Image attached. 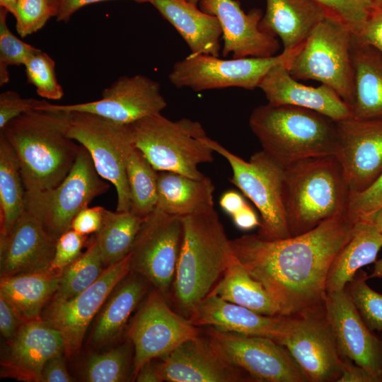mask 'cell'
Returning a JSON list of instances; mask_svg holds the SVG:
<instances>
[{
	"label": "cell",
	"instance_id": "obj_1",
	"mask_svg": "<svg viewBox=\"0 0 382 382\" xmlns=\"http://www.w3.org/2000/svg\"><path fill=\"white\" fill-rule=\"evenodd\" d=\"M355 224L340 215L298 236L265 240L245 234L230 243L236 257L263 286L281 316L324 318L328 272Z\"/></svg>",
	"mask_w": 382,
	"mask_h": 382
},
{
	"label": "cell",
	"instance_id": "obj_2",
	"mask_svg": "<svg viewBox=\"0 0 382 382\" xmlns=\"http://www.w3.org/2000/svg\"><path fill=\"white\" fill-rule=\"evenodd\" d=\"M50 104L21 114L1 129L17 156L26 192L58 185L70 172L81 147L67 136L69 112Z\"/></svg>",
	"mask_w": 382,
	"mask_h": 382
},
{
	"label": "cell",
	"instance_id": "obj_3",
	"mask_svg": "<svg viewBox=\"0 0 382 382\" xmlns=\"http://www.w3.org/2000/svg\"><path fill=\"white\" fill-rule=\"evenodd\" d=\"M181 219L183 239L168 299L173 308L188 319L236 256L214 206Z\"/></svg>",
	"mask_w": 382,
	"mask_h": 382
},
{
	"label": "cell",
	"instance_id": "obj_4",
	"mask_svg": "<svg viewBox=\"0 0 382 382\" xmlns=\"http://www.w3.org/2000/svg\"><path fill=\"white\" fill-rule=\"evenodd\" d=\"M249 127L262 151L283 168L303 159L335 154L337 122L311 110L267 103L253 110Z\"/></svg>",
	"mask_w": 382,
	"mask_h": 382
},
{
	"label": "cell",
	"instance_id": "obj_5",
	"mask_svg": "<svg viewBox=\"0 0 382 382\" xmlns=\"http://www.w3.org/2000/svg\"><path fill=\"white\" fill-rule=\"evenodd\" d=\"M350 191L334 155L309 158L284 168L283 199L291 236L347 215Z\"/></svg>",
	"mask_w": 382,
	"mask_h": 382
},
{
	"label": "cell",
	"instance_id": "obj_6",
	"mask_svg": "<svg viewBox=\"0 0 382 382\" xmlns=\"http://www.w3.org/2000/svg\"><path fill=\"white\" fill-rule=\"evenodd\" d=\"M130 139L157 171H170L193 178L204 175L198 168L214 161L213 149L202 125L183 118L173 121L156 114L128 125Z\"/></svg>",
	"mask_w": 382,
	"mask_h": 382
},
{
	"label": "cell",
	"instance_id": "obj_7",
	"mask_svg": "<svg viewBox=\"0 0 382 382\" xmlns=\"http://www.w3.org/2000/svg\"><path fill=\"white\" fill-rule=\"evenodd\" d=\"M351 30L342 22L326 16L313 29L289 67L296 80H315L332 88L352 107L354 73Z\"/></svg>",
	"mask_w": 382,
	"mask_h": 382
},
{
	"label": "cell",
	"instance_id": "obj_8",
	"mask_svg": "<svg viewBox=\"0 0 382 382\" xmlns=\"http://www.w3.org/2000/svg\"><path fill=\"white\" fill-rule=\"evenodd\" d=\"M206 142L228 162L233 171L230 181L258 209L257 235L265 240L291 237L283 199L284 168L262 150L246 161L209 137Z\"/></svg>",
	"mask_w": 382,
	"mask_h": 382
},
{
	"label": "cell",
	"instance_id": "obj_9",
	"mask_svg": "<svg viewBox=\"0 0 382 382\" xmlns=\"http://www.w3.org/2000/svg\"><path fill=\"white\" fill-rule=\"evenodd\" d=\"M104 180L88 151L81 145L70 172L58 185L43 191H25V210L58 238L71 228L72 220L80 211L108 190L110 185Z\"/></svg>",
	"mask_w": 382,
	"mask_h": 382
},
{
	"label": "cell",
	"instance_id": "obj_10",
	"mask_svg": "<svg viewBox=\"0 0 382 382\" xmlns=\"http://www.w3.org/2000/svg\"><path fill=\"white\" fill-rule=\"evenodd\" d=\"M299 50L283 51L269 57L229 59L190 54L174 64L168 79L178 88H189L195 91L230 87L254 90L274 66L285 65L289 69Z\"/></svg>",
	"mask_w": 382,
	"mask_h": 382
},
{
	"label": "cell",
	"instance_id": "obj_11",
	"mask_svg": "<svg viewBox=\"0 0 382 382\" xmlns=\"http://www.w3.org/2000/svg\"><path fill=\"white\" fill-rule=\"evenodd\" d=\"M69 112L67 136L86 149L98 173L115 187L116 211H129L131 197L125 164L126 149L132 142L128 125L88 112Z\"/></svg>",
	"mask_w": 382,
	"mask_h": 382
},
{
	"label": "cell",
	"instance_id": "obj_12",
	"mask_svg": "<svg viewBox=\"0 0 382 382\" xmlns=\"http://www.w3.org/2000/svg\"><path fill=\"white\" fill-rule=\"evenodd\" d=\"M180 216L158 208L146 216L130 253V272L144 277L168 300L183 239Z\"/></svg>",
	"mask_w": 382,
	"mask_h": 382
},
{
	"label": "cell",
	"instance_id": "obj_13",
	"mask_svg": "<svg viewBox=\"0 0 382 382\" xmlns=\"http://www.w3.org/2000/svg\"><path fill=\"white\" fill-rule=\"evenodd\" d=\"M202 331V328L175 311L161 292L151 290L128 331L134 348L133 379L145 364L166 355Z\"/></svg>",
	"mask_w": 382,
	"mask_h": 382
},
{
	"label": "cell",
	"instance_id": "obj_14",
	"mask_svg": "<svg viewBox=\"0 0 382 382\" xmlns=\"http://www.w3.org/2000/svg\"><path fill=\"white\" fill-rule=\"evenodd\" d=\"M224 357L254 381L304 382V373L289 351L275 340L202 327Z\"/></svg>",
	"mask_w": 382,
	"mask_h": 382
},
{
	"label": "cell",
	"instance_id": "obj_15",
	"mask_svg": "<svg viewBox=\"0 0 382 382\" xmlns=\"http://www.w3.org/2000/svg\"><path fill=\"white\" fill-rule=\"evenodd\" d=\"M130 272V253L122 260L105 268L91 286L68 300L52 299L44 320L58 330L67 357L77 354L86 330L115 288Z\"/></svg>",
	"mask_w": 382,
	"mask_h": 382
},
{
	"label": "cell",
	"instance_id": "obj_16",
	"mask_svg": "<svg viewBox=\"0 0 382 382\" xmlns=\"http://www.w3.org/2000/svg\"><path fill=\"white\" fill-rule=\"evenodd\" d=\"M336 122L334 156L342 167L350 195L362 192L382 174V119L351 117Z\"/></svg>",
	"mask_w": 382,
	"mask_h": 382
},
{
	"label": "cell",
	"instance_id": "obj_17",
	"mask_svg": "<svg viewBox=\"0 0 382 382\" xmlns=\"http://www.w3.org/2000/svg\"><path fill=\"white\" fill-rule=\"evenodd\" d=\"M289 351L308 381H337L344 359L325 317H288L283 337L277 342Z\"/></svg>",
	"mask_w": 382,
	"mask_h": 382
},
{
	"label": "cell",
	"instance_id": "obj_18",
	"mask_svg": "<svg viewBox=\"0 0 382 382\" xmlns=\"http://www.w3.org/2000/svg\"><path fill=\"white\" fill-rule=\"evenodd\" d=\"M66 112L94 114L114 122L129 125L147 116L161 113L167 103L158 81L146 76H122L102 91L100 100L72 105H55Z\"/></svg>",
	"mask_w": 382,
	"mask_h": 382
},
{
	"label": "cell",
	"instance_id": "obj_19",
	"mask_svg": "<svg viewBox=\"0 0 382 382\" xmlns=\"http://www.w3.org/2000/svg\"><path fill=\"white\" fill-rule=\"evenodd\" d=\"M325 319L340 354L382 381V340L365 324L346 289L327 292Z\"/></svg>",
	"mask_w": 382,
	"mask_h": 382
},
{
	"label": "cell",
	"instance_id": "obj_20",
	"mask_svg": "<svg viewBox=\"0 0 382 382\" xmlns=\"http://www.w3.org/2000/svg\"><path fill=\"white\" fill-rule=\"evenodd\" d=\"M163 381L248 382L253 379L231 364L203 330L159 358Z\"/></svg>",
	"mask_w": 382,
	"mask_h": 382
},
{
	"label": "cell",
	"instance_id": "obj_21",
	"mask_svg": "<svg viewBox=\"0 0 382 382\" xmlns=\"http://www.w3.org/2000/svg\"><path fill=\"white\" fill-rule=\"evenodd\" d=\"M204 12L216 16L219 22L224 46L223 57L233 58L269 57L276 55L279 44L275 36L260 29V9L245 13L236 0H201Z\"/></svg>",
	"mask_w": 382,
	"mask_h": 382
},
{
	"label": "cell",
	"instance_id": "obj_22",
	"mask_svg": "<svg viewBox=\"0 0 382 382\" xmlns=\"http://www.w3.org/2000/svg\"><path fill=\"white\" fill-rule=\"evenodd\" d=\"M57 240L25 210L10 232L0 236L1 277L50 270Z\"/></svg>",
	"mask_w": 382,
	"mask_h": 382
},
{
	"label": "cell",
	"instance_id": "obj_23",
	"mask_svg": "<svg viewBox=\"0 0 382 382\" xmlns=\"http://www.w3.org/2000/svg\"><path fill=\"white\" fill-rule=\"evenodd\" d=\"M64 353L60 332L45 320L25 322L9 340L3 373L24 381L40 382L42 371L51 358Z\"/></svg>",
	"mask_w": 382,
	"mask_h": 382
},
{
	"label": "cell",
	"instance_id": "obj_24",
	"mask_svg": "<svg viewBox=\"0 0 382 382\" xmlns=\"http://www.w3.org/2000/svg\"><path fill=\"white\" fill-rule=\"evenodd\" d=\"M268 103L294 105L323 114L335 122L352 117V107L330 87L304 85L290 74L285 65L272 68L258 86Z\"/></svg>",
	"mask_w": 382,
	"mask_h": 382
},
{
	"label": "cell",
	"instance_id": "obj_25",
	"mask_svg": "<svg viewBox=\"0 0 382 382\" xmlns=\"http://www.w3.org/2000/svg\"><path fill=\"white\" fill-rule=\"evenodd\" d=\"M188 320L197 327H212L278 342L284 334L288 317L262 315L209 294L196 306Z\"/></svg>",
	"mask_w": 382,
	"mask_h": 382
},
{
	"label": "cell",
	"instance_id": "obj_26",
	"mask_svg": "<svg viewBox=\"0 0 382 382\" xmlns=\"http://www.w3.org/2000/svg\"><path fill=\"white\" fill-rule=\"evenodd\" d=\"M260 29L278 36L283 51L300 49L313 29L328 14L314 0H266Z\"/></svg>",
	"mask_w": 382,
	"mask_h": 382
},
{
	"label": "cell",
	"instance_id": "obj_27",
	"mask_svg": "<svg viewBox=\"0 0 382 382\" xmlns=\"http://www.w3.org/2000/svg\"><path fill=\"white\" fill-rule=\"evenodd\" d=\"M178 31L192 54L219 57L222 31L217 18L187 0H148Z\"/></svg>",
	"mask_w": 382,
	"mask_h": 382
},
{
	"label": "cell",
	"instance_id": "obj_28",
	"mask_svg": "<svg viewBox=\"0 0 382 382\" xmlns=\"http://www.w3.org/2000/svg\"><path fill=\"white\" fill-rule=\"evenodd\" d=\"M354 73L352 117L382 119V53L352 35Z\"/></svg>",
	"mask_w": 382,
	"mask_h": 382
},
{
	"label": "cell",
	"instance_id": "obj_29",
	"mask_svg": "<svg viewBox=\"0 0 382 382\" xmlns=\"http://www.w3.org/2000/svg\"><path fill=\"white\" fill-rule=\"evenodd\" d=\"M131 272L108 298L91 333L92 345L101 346L115 340L147 293L150 283L139 274Z\"/></svg>",
	"mask_w": 382,
	"mask_h": 382
},
{
	"label": "cell",
	"instance_id": "obj_30",
	"mask_svg": "<svg viewBox=\"0 0 382 382\" xmlns=\"http://www.w3.org/2000/svg\"><path fill=\"white\" fill-rule=\"evenodd\" d=\"M382 248V234L371 223L355 224L353 234L333 260L326 281L327 292L345 289L361 267L376 261Z\"/></svg>",
	"mask_w": 382,
	"mask_h": 382
},
{
	"label": "cell",
	"instance_id": "obj_31",
	"mask_svg": "<svg viewBox=\"0 0 382 382\" xmlns=\"http://www.w3.org/2000/svg\"><path fill=\"white\" fill-rule=\"evenodd\" d=\"M214 189L207 176L196 179L174 172L158 171L156 208L180 217L190 215L214 205Z\"/></svg>",
	"mask_w": 382,
	"mask_h": 382
},
{
	"label": "cell",
	"instance_id": "obj_32",
	"mask_svg": "<svg viewBox=\"0 0 382 382\" xmlns=\"http://www.w3.org/2000/svg\"><path fill=\"white\" fill-rule=\"evenodd\" d=\"M61 274L48 270L1 277L0 294L24 322L40 320L43 307L57 291Z\"/></svg>",
	"mask_w": 382,
	"mask_h": 382
},
{
	"label": "cell",
	"instance_id": "obj_33",
	"mask_svg": "<svg viewBox=\"0 0 382 382\" xmlns=\"http://www.w3.org/2000/svg\"><path fill=\"white\" fill-rule=\"evenodd\" d=\"M209 294L262 315L281 316L263 286L250 275L236 257Z\"/></svg>",
	"mask_w": 382,
	"mask_h": 382
},
{
	"label": "cell",
	"instance_id": "obj_34",
	"mask_svg": "<svg viewBox=\"0 0 382 382\" xmlns=\"http://www.w3.org/2000/svg\"><path fill=\"white\" fill-rule=\"evenodd\" d=\"M145 218L130 210L112 212L105 209L101 227L93 236L98 244L105 268L131 253Z\"/></svg>",
	"mask_w": 382,
	"mask_h": 382
},
{
	"label": "cell",
	"instance_id": "obj_35",
	"mask_svg": "<svg viewBox=\"0 0 382 382\" xmlns=\"http://www.w3.org/2000/svg\"><path fill=\"white\" fill-rule=\"evenodd\" d=\"M25 192L17 156L0 134V236L8 233L25 211Z\"/></svg>",
	"mask_w": 382,
	"mask_h": 382
},
{
	"label": "cell",
	"instance_id": "obj_36",
	"mask_svg": "<svg viewBox=\"0 0 382 382\" xmlns=\"http://www.w3.org/2000/svg\"><path fill=\"white\" fill-rule=\"evenodd\" d=\"M125 164L131 197L130 211L146 217L156 207L158 171L132 142L126 149Z\"/></svg>",
	"mask_w": 382,
	"mask_h": 382
},
{
	"label": "cell",
	"instance_id": "obj_37",
	"mask_svg": "<svg viewBox=\"0 0 382 382\" xmlns=\"http://www.w3.org/2000/svg\"><path fill=\"white\" fill-rule=\"evenodd\" d=\"M104 270L98 244L93 237L86 250L62 272L59 288L52 299L74 298L96 282Z\"/></svg>",
	"mask_w": 382,
	"mask_h": 382
},
{
	"label": "cell",
	"instance_id": "obj_38",
	"mask_svg": "<svg viewBox=\"0 0 382 382\" xmlns=\"http://www.w3.org/2000/svg\"><path fill=\"white\" fill-rule=\"evenodd\" d=\"M132 342L109 352L91 357L85 370L88 382H120L128 380L132 359Z\"/></svg>",
	"mask_w": 382,
	"mask_h": 382
},
{
	"label": "cell",
	"instance_id": "obj_39",
	"mask_svg": "<svg viewBox=\"0 0 382 382\" xmlns=\"http://www.w3.org/2000/svg\"><path fill=\"white\" fill-rule=\"evenodd\" d=\"M8 11L0 8V86L10 81L8 67L25 65L28 59L40 50L24 42L10 30L6 23Z\"/></svg>",
	"mask_w": 382,
	"mask_h": 382
},
{
	"label": "cell",
	"instance_id": "obj_40",
	"mask_svg": "<svg viewBox=\"0 0 382 382\" xmlns=\"http://www.w3.org/2000/svg\"><path fill=\"white\" fill-rule=\"evenodd\" d=\"M367 279V275L360 272L345 289L366 326L372 331H382V294L371 289Z\"/></svg>",
	"mask_w": 382,
	"mask_h": 382
},
{
	"label": "cell",
	"instance_id": "obj_41",
	"mask_svg": "<svg viewBox=\"0 0 382 382\" xmlns=\"http://www.w3.org/2000/svg\"><path fill=\"white\" fill-rule=\"evenodd\" d=\"M27 82L33 84L38 96L49 100H59L64 96L57 81L55 62L41 50L32 55L24 65Z\"/></svg>",
	"mask_w": 382,
	"mask_h": 382
},
{
	"label": "cell",
	"instance_id": "obj_42",
	"mask_svg": "<svg viewBox=\"0 0 382 382\" xmlns=\"http://www.w3.org/2000/svg\"><path fill=\"white\" fill-rule=\"evenodd\" d=\"M59 4L54 0H18L14 17L16 28L21 37L37 32L53 16Z\"/></svg>",
	"mask_w": 382,
	"mask_h": 382
},
{
	"label": "cell",
	"instance_id": "obj_43",
	"mask_svg": "<svg viewBox=\"0 0 382 382\" xmlns=\"http://www.w3.org/2000/svg\"><path fill=\"white\" fill-rule=\"evenodd\" d=\"M328 16L344 23L354 35H359L376 7L375 0H314Z\"/></svg>",
	"mask_w": 382,
	"mask_h": 382
},
{
	"label": "cell",
	"instance_id": "obj_44",
	"mask_svg": "<svg viewBox=\"0 0 382 382\" xmlns=\"http://www.w3.org/2000/svg\"><path fill=\"white\" fill-rule=\"evenodd\" d=\"M86 242V236H83L71 228L61 234L56 242L50 270L62 273L82 254L81 250Z\"/></svg>",
	"mask_w": 382,
	"mask_h": 382
},
{
	"label": "cell",
	"instance_id": "obj_45",
	"mask_svg": "<svg viewBox=\"0 0 382 382\" xmlns=\"http://www.w3.org/2000/svg\"><path fill=\"white\" fill-rule=\"evenodd\" d=\"M382 206V174L367 190L351 195L347 216L356 223Z\"/></svg>",
	"mask_w": 382,
	"mask_h": 382
},
{
	"label": "cell",
	"instance_id": "obj_46",
	"mask_svg": "<svg viewBox=\"0 0 382 382\" xmlns=\"http://www.w3.org/2000/svg\"><path fill=\"white\" fill-rule=\"evenodd\" d=\"M48 102L33 98H25L14 91H6L0 94V130L6 124L21 114L37 110Z\"/></svg>",
	"mask_w": 382,
	"mask_h": 382
},
{
	"label": "cell",
	"instance_id": "obj_47",
	"mask_svg": "<svg viewBox=\"0 0 382 382\" xmlns=\"http://www.w3.org/2000/svg\"><path fill=\"white\" fill-rule=\"evenodd\" d=\"M105 210L99 206L83 209L72 220L71 228L86 236L97 233L101 227Z\"/></svg>",
	"mask_w": 382,
	"mask_h": 382
},
{
	"label": "cell",
	"instance_id": "obj_48",
	"mask_svg": "<svg viewBox=\"0 0 382 382\" xmlns=\"http://www.w3.org/2000/svg\"><path fill=\"white\" fill-rule=\"evenodd\" d=\"M357 37L382 53V6L375 7Z\"/></svg>",
	"mask_w": 382,
	"mask_h": 382
},
{
	"label": "cell",
	"instance_id": "obj_49",
	"mask_svg": "<svg viewBox=\"0 0 382 382\" xmlns=\"http://www.w3.org/2000/svg\"><path fill=\"white\" fill-rule=\"evenodd\" d=\"M24 323L12 305L0 294V331L3 337L11 340Z\"/></svg>",
	"mask_w": 382,
	"mask_h": 382
},
{
	"label": "cell",
	"instance_id": "obj_50",
	"mask_svg": "<svg viewBox=\"0 0 382 382\" xmlns=\"http://www.w3.org/2000/svg\"><path fill=\"white\" fill-rule=\"evenodd\" d=\"M63 354L49 359L44 366L40 382H70Z\"/></svg>",
	"mask_w": 382,
	"mask_h": 382
},
{
	"label": "cell",
	"instance_id": "obj_51",
	"mask_svg": "<svg viewBox=\"0 0 382 382\" xmlns=\"http://www.w3.org/2000/svg\"><path fill=\"white\" fill-rule=\"evenodd\" d=\"M344 367L337 382H378L368 371L354 364L347 358H343Z\"/></svg>",
	"mask_w": 382,
	"mask_h": 382
},
{
	"label": "cell",
	"instance_id": "obj_52",
	"mask_svg": "<svg viewBox=\"0 0 382 382\" xmlns=\"http://www.w3.org/2000/svg\"><path fill=\"white\" fill-rule=\"evenodd\" d=\"M108 0H59V6L57 15L56 16L58 22L66 23L75 12L81 8L100 1ZM138 3H146L148 0H132Z\"/></svg>",
	"mask_w": 382,
	"mask_h": 382
},
{
	"label": "cell",
	"instance_id": "obj_53",
	"mask_svg": "<svg viewBox=\"0 0 382 382\" xmlns=\"http://www.w3.org/2000/svg\"><path fill=\"white\" fill-rule=\"evenodd\" d=\"M231 217L235 226L243 231H249L260 225L255 212L248 204Z\"/></svg>",
	"mask_w": 382,
	"mask_h": 382
},
{
	"label": "cell",
	"instance_id": "obj_54",
	"mask_svg": "<svg viewBox=\"0 0 382 382\" xmlns=\"http://www.w3.org/2000/svg\"><path fill=\"white\" fill-rule=\"evenodd\" d=\"M247 204L243 196L233 190L225 192L219 199L221 209L231 216L238 212Z\"/></svg>",
	"mask_w": 382,
	"mask_h": 382
},
{
	"label": "cell",
	"instance_id": "obj_55",
	"mask_svg": "<svg viewBox=\"0 0 382 382\" xmlns=\"http://www.w3.org/2000/svg\"><path fill=\"white\" fill-rule=\"evenodd\" d=\"M155 359L145 364L134 378L138 382H161L159 361L154 362Z\"/></svg>",
	"mask_w": 382,
	"mask_h": 382
},
{
	"label": "cell",
	"instance_id": "obj_56",
	"mask_svg": "<svg viewBox=\"0 0 382 382\" xmlns=\"http://www.w3.org/2000/svg\"><path fill=\"white\" fill-rule=\"evenodd\" d=\"M362 220L371 223L382 234V206Z\"/></svg>",
	"mask_w": 382,
	"mask_h": 382
},
{
	"label": "cell",
	"instance_id": "obj_57",
	"mask_svg": "<svg viewBox=\"0 0 382 382\" xmlns=\"http://www.w3.org/2000/svg\"><path fill=\"white\" fill-rule=\"evenodd\" d=\"M18 2V0H0V6L14 16Z\"/></svg>",
	"mask_w": 382,
	"mask_h": 382
},
{
	"label": "cell",
	"instance_id": "obj_58",
	"mask_svg": "<svg viewBox=\"0 0 382 382\" xmlns=\"http://www.w3.org/2000/svg\"><path fill=\"white\" fill-rule=\"evenodd\" d=\"M367 278L382 279V258L375 262L372 272L369 275H367Z\"/></svg>",
	"mask_w": 382,
	"mask_h": 382
},
{
	"label": "cell",
	"instance_id": "obj_59",
	"mask_svg": "<svg viewBox=\"0 0 382 382\" xmlns=\"http://www.w3.org/2000/svg\"><path fill=\"white\" fill-rule=\"evenodd\" d=\"M190 4L197 6L199 2L201 1V0H187Z\"/></svg>",
	"mask_w": 382,
	"mask_h": 382
},
{
	"label": "cell",
	"instance_id": "obj_60",
	"mask_svg": "<svg viewBox=\"0 0 382 382\" xmlns=\"http://www.w3.org/2000/svg\"><path fill=\"white\" fill-rule=\"evenodd\" d=\"M376 6H382V0H375Z\"/></svg>",
	"mask_w": 382,
	"mask_h": 382
},
{
	"label": "cell",
	"instance_id": "obj_61",
	"mask_svg": "<svg viewBox=\"0 0 382 382\" xmlns=\"http://www.w3.org/2000/svg\"><path fill=\"white\" fill-rule=\"evenodd\" d=\"M59 4V0H54Z\"/></svg>",
	"mask_w": 382,
	"mask_h": 382
}]
</instances>
